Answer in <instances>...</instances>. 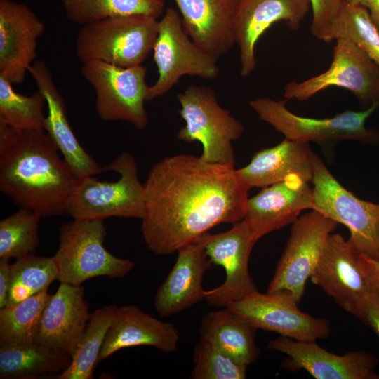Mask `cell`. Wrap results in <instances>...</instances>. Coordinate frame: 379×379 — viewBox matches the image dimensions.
I'll list each match as a JSON object with an SVG mask.
<instances>
[{
	"label": "cell",
	"instance_id": "obj_1",
	"mask_svg": "<svg viewBox=\"0 0 379 379\" xmlns=\"http://www.w3.org/2000/svg\"><path fill=\"white\" fill-rule=\"evenodd\" d=\"M144 186L142 236L159 255L177 252L219 224L241 221L248 199L234 164L187 154L156 163Z\"/></svg>",
	"mask_w": 379,
	"mask_h": 379
},
{
	"label": "cell",
	"instance_id": "obj_2",
	"mask_svg": "<svg viewBox=\"0 0 379 379\" xmlns=\"http://www.w3.org/2000/svg\"><path fill=\"white\" fill-rule=\"evenodd\" d=\"M58 152L44 130L0 123V191L41 218L65 215L79 178Z\"/></svg>",
	"mask_w": 379,
	"mask_h": 379
},
{
	"label": "cell",
	"instance_id": "obj_3",
	"mask_svg": "<svg viewBox=\"0 0 379 379\" xmlns=\"http://www.w3.org/2000/svg\"><path fill=\"white\" fill-rule=\"evenodd\" d=\"M103 171L119 175L117 181L79 178L69 199L65 215L77 220H105L110 217L142 219L145 186L140 181L137 162L128 152H121Z\"/></svg>",
	"mask_w": 379,
	"mask_h": 379
},
{
	"label": "cell",
	"instance_id": "obj_4",
	"mask_svg": "<svg viewBox=\"0 0 379 379\" xmlns=\"http://www.w3.org/2000/svg\"><path fill=\"white\" fill-rule=\"evenodd\" d=\"M286 101L262 97L251 100L249 106L261 120L289 140L314 142L324 149L345 140L372 145L379 141L378 131L366 125L379 104H372L362 111L346 110L333 117L316 119L294 114L286 107Z\"/></svg>",
	"mask_w": 379,
	"mask_h": 379
},
{
	"label": "cell",
	"instance_id": "obj_5",
	"mask_svg": "<svg viewBox=\"0 0 379 379\" xmlns=\"http://www.w3.org/2000/svg\"><path fill=\"white\" fill-rule=\"evenodd\" d=\"M158 29L159 21L146 15L88 23L77 34L76 55L82 63L99 60L121 67L141 65L153 50Z\"/></svg>",
	"mask_w": 379,
	"mask_h": 379
},
{
	"label": "cell",
	"instance_id": "obj_6",
	"mask_svg": "<svg viewBox=\"0 0 379 379\" xmlns=\"http://www.w3.org/2000/svg\"><path fill=\"white\" fill-rule=\"evenodd\" d=\"M104 220L73 219L61 225L53 256L60 283L80 286L96 277L121 278L133 269V261L116 257L105 248Z\"/></svg>",
	"mask_w": 379,
	"mask_h": 379
},
{
	"label": "cell",
	"instance_id": "obj_7",
	"mask_svg": "<svg viewBox=\"0 0 379 379\" xmlns=\"http://www.w3.org/2000/svg\"><path fill=\"white\" fill-rule=\"evenodd\" d=\"M177 98L179 114L185 125L177 133L178 140L199 141L203 146L200 158L207 162L234 164L232 142L243 134V124L220 106L215 91L189 85Z\"/></svg>",
	"mask_w": 379,
	"mask_h": 379
},
{
	"label": "cell",
	"instance_id": "obj_8",
	"mask_svg": "<svg viewBox=\"0 0 379 379\" xmlns=\"http://www.w3.org/2000/svg\"><path fill=\"white\" fill-rule=\"evenodd\" d=\"M338 225L315 210L300 215L291 224L289 237L267 293L298 305L327 239Z\"/></svg>",
	"mask_w": 379,
	"mask_h": 379
},
{
	"label": "cell",
	"instance_id": "obj_9",
	"mask_svg": "<svg viewBox=\"0 0 379 379\" xmlns=\"http://www.w3.org/2000/svg\"><path fill=\"white\" fill-rule=\"evenodd\" d=\"M311 183V210L345 225L354 248L379 261V204L361 199L345 188L317 154Z\"/></svg>",
	"mask_w": 379,
	"mask_h": 379
},
{
	"label": "cell",
	"instance_id": "obj_10",
	"mask_svg": "<svg viewBox=\"0 0 379 379\" xmlns=\"http://www.w3.org/2000/svg\"><path fill=\"white\" fill-rule=\"evenodd\" d=\"M81 74L95 93V109L103 121H126L138 130L149 123L145 107L149 86L147 67H121L105 62L83 63Z\"/></svg>",
	"mask_w": 379,
	"mask_h": 379
},
{
	"label": "cell",
	"instance_id": "obj_11",
	"mask_svg": "<svg viewBox=\"0 0 379 379\" xmlns=\"http://www.w3.org/2000/svg\"><path fill=\"white\" fill-rule=\"evenodd\" d=\"M153 58L158 78L149 86L147 101L168 93L183 76L213 79L220 73L218 60L192 41L183 29L178 13L171 7L166 8L159 21Z\"/></svg>",
	"mask_w": 379,
	"mask_h": 379
},
{
	"label": "cell",
	"instance_id": "obj_12",
	"mask_svg": "<svg viewBox=\"0 0 379 379\" xmlns=\"http://www.w3.org/2000/svg\"><path fill=\"white\" fill-rule=\"evenodd\" d=\"M336 86L352 92L362 102L379 104V67L354 43L338 39L328 69L303 81L286 84V100L305 101Z\"/></svg>",
	"mask_w": 379,
	"mask_h": 379
},
{
	"label": "cell",
	"instance_id": "obj_13",
	"mask_svg": "<svg viewBox=\"0 0 379 379\" xmlns=\"http://www.w3.org/2000/svg\"><path fill=\"white\" fill-rule=\"evenodd\" d=\"M206 253L211 262L223 267L225 281L205 291L211 305L226 307L258 290L248 270V260L256 241L242 220L227 231L201 235Z\"/></svg>",
	"mask_w": 379,
	"mask_h": 379
},
{
	"label": "cell",
	"instance_id": "obj_14",
	"mask_svg": "<svg viewBox=\"0 0 379 379\" xmlns=\"http://www.w3.org/2000/svg\"><path fill=\"white\" fill-rule=\"evenodd\" d=\"M298 305L279 295L257 291L226 307L257 330L275 332L300 341L328 338L331 321L313 317Z\"/></svg>",
	"mask_w": 379,
	"mask_h": 379
},
{
	"label": "cell",
	"instance_id": "obj_15",
	"mask_svg": "<svg viewBox=\"0 0 379 379\" xmlns=\"http://www.w3.org/2000/svg\"><path fill=\"white\" fill-rule=\"evenodd\" d=\"M310 8V0H235L232 29L239 49L241 76L255 69L256 44L273 24L284 21L297 30Z\"/></svg>",
	"mask_w": 379,
	"mask_h": 379
},
{
	"label": "cell",
	"instance_id": "obj_16",
	"mask_svg": "<svg viewBox=\"0 0 379 379\" xmlns=\"http://www.w3.org/2000/svg\"><path fill=\"white\" fill-rule=\"evenodd\" d=\"M359 254L349 239L333 232L310 277L313 284L352 315L373 291L361 271Z\"/></svg>",
	"mask_w": 379,
	"mask_h": 379
},
{
	"label": "cell",
	"instance_id": "obj_17",
	"mask_svg": "<svg viewBox=\"0 0 379 379\" xmlns=\"http://www.w3.org/2000/svg\"><path fill=\"white\" fill-rule=\"evenodd\" d=\"M270 350L286 354V368L304 369L317 379H379L378 359L365 351L343 355L329 352L316 341L295 340L281 336L268 342Z\"/></svg>",
	"mask_w": 379,
	"mask_h": 379
},
{
	"label": "cell",
	"instance_id": "obj_18",
	"mask_svg": "<svg viewBox=\"0 0 379 379\" xmlns=\"http://www.w3.org/2000/svg\"><path fill=\"white\" fill-rule=\"evenodd\" d=\"M311 184L302 176L293 174L262 187L248 199L243 220L256 241L270 232L292 224L302 211L312 209Z\"/></svg>",
	"mask_w": 379,
	"mask_h": 379
},
{
	"label": "cell",
	"instance_id": "obj_19",
	"mask_svg": "<svg viewBox=\"0 0 379 379\" xmlns=\"http://www.w3.org/2000/svg\"><path fill=\"white\" fill-rule=\"evenodd\" d=\"M44 31V23L28 6L0 0V75L13 85L25 81Z\"/></svg>",
	"mask_w": 379,
	"mask_h": 379
},
{
	"label": "cell",
	"instance_id": "obj_20",
	"mask_svg": "<svg viewBox=\"0 0 379 379\" xmlns=\"http://www.w3.org/2000/svg\"><path fill=\"white\" fill-rule=\"evenodd\" d=\"M90 316L84 288L60 283L42 312L34 343L72 357Z\"/></svg>",
	"mask_w": 379,
	"mask_h": 379
},
{
	"label": "cell",
	"instance_id": "obj_21",
	"mask_svg": "<svg viewBox=\"0 0 379 379\" xmlns=\"http://www.w3.org/2000/svg\"><path fill=\"white\" fill-rule=\"evenodd\" d=\"M177 253L175 262L154 299V310L161 317L175 315L205 300L203 277L213 263L206 253L202 237Z\"/></svg>",
	"mask_w": 379,
	"mask_h": 379
},
{
	"label": "cell",
	"instance_id": "obj_22",
	"mask_svg": "<svg viewBox=\"0 0 379 379\" xmlns=\"http://www.w3.org/2000/svg\"><path fill=\"white\" fill-rule=\"evenodd\" d=\"M48 106L44 131L51 138L71 170L79 178L95 176L103 168L84 149L68 121L65 104L53 81L49 67L36 60L29 69Z\"/></svg>",
	"mask_w": 379,
	"mask_h": 379
},
{
	"label": "cell",
	"instance_id": "obj_23",
	"mask_svg": "<svg viewBox=\"0 0 379 379\" xmlns=\"http://www.w3.org/2000/svg\"><path fill=\"white\" fill-rule=\"evenodd\" d=\"M179 340V331L173 324L162 321L136 305L117 307L98 361L106 359L119 350L140 345L173 352Z\"/></svg>",
	"mask_w": 379,
	"mask_h": 379
},
{
	"label": "cell",
	"instance_id": "obj_24",
	"mask_svg": "<svg viewBox=\"0 0 379 379\" xmlns=\"http://www.w3.org/2000/svg\"><path fill=\"white\" fill-rule=\"evenodd\" d=\"M192 41L218 60L235 44L232 22L235 0H174Z\"/></svg>",
	"mask_w": 379,
	"mask_h": 379
},
{
	"label": "cell",
	"instance_id": "obj_25",
	"mask_svg": "<svg viewBox=\"0 0 379 379\" xmlns=\"http://www.w3.org/2000/svg\"><path fill=\"white\" fill-rule=\"evenodd\" d=\"M315 156L309 143L284 138L274 147L255 152L249 164L236 169V173L248 189L262 188L293 174L311 182Z\"/></svg>",
	"mask_w": 379,
	"mask_h": 379
},
{
	"label": "cell",
	"instance_id": "obj_26",
	"mask_svg": "<svg viewBox=\"0 0 379 379\" xmlns=\"http://www.w3.org/2000/svg\"><path fill=\"white\" fill-rule=\"evenodd\" d=\"M257 329L227 307L206 313L199 330V340L213 343L248 366L257 361Z\"/></svg>",
	"mask_w": 379,
	"mask_h": 379
},
{
	"label": "cell",
	"instance_id": "obj_27",
	"mask_svg": "<svg viewBox=\"0 0 379 379\" xmlns=\"http://www.w3.org/2000/svg\"><path fill=\"white\" fill-rule=\"evenodd\" d=\"M71 361L70 355L34 343L0 345V378H33L60 373Z\"/></svg>",
	"mask_w": 379,
	"mask_h": 379
},
{
	"label": "cell",
	"instance_id": "obj_28",
	"mask_svg": "<svg viewBox=\"0 0 379 379\" xmlns=\"http://www.w3.org/2000/svg\"><path fill=\"white\" fill-rule=\"evenodd\" d=\"M315 37L324 42L349 40L379 67V29L362 6L342 4L335 17Z\"/></svg>",
	"mask_w": 379,
	"mask_h": 379
},
{
	"label": "cell",
	"instance_id": "obj_29",
	"mask_svg": "<svg viewBox=\"0 0 379 379\" xmlns=\"http://www.w3.org/2000/svg\"><path fill=\"white\" fill-rule=\"evenodd\" d=\"M67 20L84 25L102 19L146 15L157 19L164 12V0H61Z\"/></svg>",
	"mask_w": 379,
	"mask_h": 379
},
{
	"label": "cell",
	"instance_id": "obj_30",
	"mask_svg": "<svg viewBox=\"0 0 379 379\" xmlns=\"http://www.w3.org/2000/svg\"><path fill=\"white\" fill-rule=\"evenodd\" d=\"M110 305L91 314L70 365L58 375V379H91L108 328L117 309Z\"/></svg>",
	"mask_w": 379,
	"mask_h": 379
},
{
	"label": "cell",
	"instance_id": "obj_31",
	"mask_svg": "<svg viewBox=\"0 0 379 379\" xmlns=\"http://www.w3.org/2000/svg\"><path fill=\"white\" fill-rule=\"evenodd\" d=\"M51 295L45 291L0 309V345L34 343Z\"/></svg>",
	"mask_w": 379,
	"mask_h": 379
},
{
	"label": "cell",
	"instance_id": "obj_32",
	"mask_svg": "<svg viewBox=\"0 0 379 379\" xmlns=\"http://www.w3.org/2000/svg\"><path fill=\"white\" fill-rule=\"evenodd\" d=\"M58 271L53 257L24 255L11 264V285L6 306L47 291L58 280Z\"/></svg>",
	"mask_w": 379,
	"mask_h": 379
},
{
	"label": "cell",
	"instance_id": "obj_33",
	"mask_svg": "<svg viewBox=\"0 0 379 379\" xmlns=\"http://www.w3.org/2000/svg\"><path fill=\"white\" fill-rule=\"evenodd\" d=\"M46 104L37 90L31 95L17 93L13 84L0 75V123L17 129L44 130Z\"/></svg>",
	"mask_w": 379,
	"mask_h": 379
},
{
	"label": "cell",
	"instance_id": "obj_34",
	"mask_svg": "<svg viewBox=\"0 0 379 379\" xmlns=\"http://www.w3.org/2000/svg\"><path fill=\"white\" fill-rule=\"evenodd\" d=\"M41 216L20 208L0 221V259L10 260L33 253L38 247Z\"/></svg>",
	"mask_w": 379,
	"mask_h": 379
},
{
	"label": "cell",
	"instance_id": "obj_35",
	"mask_svg": "<svg viewBox=\"0 0 379 379\" xmlns=\"http://www.w3.org/2000/svg\"><path fill=\"white\" fill-rule=\"evenodd\" d=\"M192 379H244L247 366L213 343L199 340L193 352Z\"/></svg>",
	"mask_w": 379,
	"mask_h": 379
},
{
	"label": "cell",
	"instance_id": "obj_36",
	"mask_svg": "<svg viewBox=\"0 0 379 379\" xmlns=\"http://www.w3.org/2000/svg\"><path fill=\"white\" fill-rule=\"evenodd\" d=\"M312 11L310 31L316 36L338 12L342 0H310Z\"/></svg>",
	"mask_w": 379,
	"mask_h": 379
},
{
	"label": "cell",
	"instance_id": "obj_37",
	"mask_svg": "<svg viewBox=\"0 0 379 379\" xmlns=\"http://www.w3.org/2000/svg\"><path fill=\"white\" fill-rule=\"evenodd\" d=\"M379 337V293L373 291L359 305L354 315Z\"/></svg>",
	"mask_w": 379,
	"mask_h": 379
},
{
	"label": "cell",
	"instance_id": "obj_38",
	"mask_svg": "<svg viewBox=\"0 0 379 379\" xmlns=\"http://www.w3.org/2000/svg\"><path fill=\"white\" fill-rule=\"evenodd\" d=\"M359 263L361 271L368 284L379 293V261L360 253Z\"/></svg>",
	"mask_w": 379,
	"mask_h": 379
},
{
	"label": "cell",
	"instance_id": "obj_39",
	"mask_svg": "<svg viewBox=\"0 0 379 379\" xmlns=\"http://www.w3.org/2000/svg\"><path fill=\"white\" fill-rule=\"evenodd\" d=\"M9 261L0 259V309L5 307L8 303L11 270Z\"/></svg>",
	"mask_w": 379,
	"mask_h": 379
},
{
	"label": "cell",
	"instance_id": "obj_40",
	"mask_svg": "<svg viewBox=\"0 0 379 379\" xmlns=\"http://www.w3.org/2000/svg\"><path fill=\"white\" fill-rule=\"evenodd\" d=\"M343 4L360 6L368 11L370 16L379 29V0H342Z\"/></svg>",
	"mask_w": 379,
	"mask_h": 379
}]
</instances>
